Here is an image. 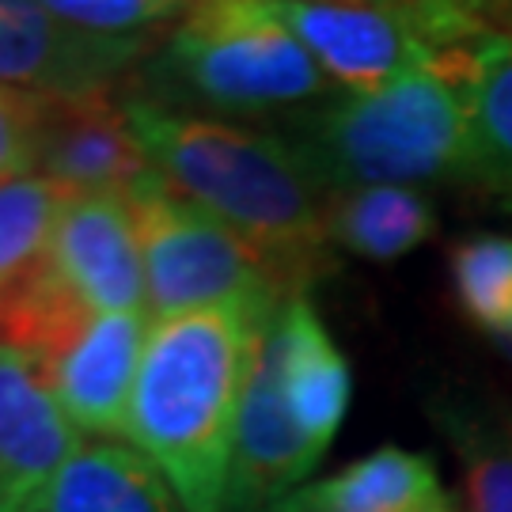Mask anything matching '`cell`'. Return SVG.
I'll use <instances>...</instances> for the list:
<instances>
[{"mask_svg":"<svg viewBox=\"0 0 512 512\" xmlns=\"http://www.w3.org/2000/svg\"><path fill=\"white\" fill-rule=\"evenodd\" d=\"M281 304H220L148 319L126 437L186 512H224L243 387L262 323Z\"/></svg>","mask_w":512,"mask_h":512,"instance_id":"obj_1","label":"cell"},{"mask_svg":"<svg viewBox=\"0 0 512 512\" xmlns=\"http://www.w3.org/2000/svg\"><path fill=\"white\" fill-rule=\"evenodd\" d=\"M126 114L164 183L255 243L289 293L327 274L330 194L289 141L156 99H129Z\"/></svg>","mask_w":512,"mask_h":512,"instance_id":"obj_2","label":"cell"},{"mask_svg":"<svg viewBox=\"0 0 512 512\" xmlns=\"http://www.w3.org/2000/svg\"><path fill=\"white\" fill-rule=\"evenodd\" d=\"M289 145L327 194L414 186L467 171L463 88L440 69H414L365 95L308 114Z\"/></svg>","mask_w":512,"mask_h":512,"instance_id":"obj_3","label":"cell"},{"mask_svg":"<svg viewBox=\"0 0 512 512\" xmlns=\"http://www.w3.org/2000/svg\"><path fill=\"white\" fill-rule=\"evenodd\" d=\"M164 73L194 103L236 114L300 107L330 88L270 0H194L167 38Z\"/></svg>","mask_w":512,"mask_h":512,"instance_id":"obj_4","label":"cell"},{"mask_svg":"<svg viewBox=\"0 0 512 512\" xmlns=\"http://www.w3.org/2000/svg\"><path fill=\"white\" fill-rule=\"evenodd\" d=\"M129 209L145 262L148 319L220 304L293 300L274 262L255 243L175 194L160 171L129 194Z\"/></svg>","mask_w":512,"mask_h":512,"instance_id":"obj_5","label":"cell"},{"mask_svg":"<svg viewBox=\"0 0 512 512\" xmlns=\"http://www.w3.org/2000/svg\"><path fill=\"white\" fill-rule=\"evenodd\" d=\"M270 8L346 95L376 92L414 69H437L410 4L270 0Z\"/></svg>","mask_w":512,"mask_h":512,"instance_id":"obj_6","label":"cell"},{"mask_svg":"<svg viewBox=\"0 0 512 512\" xmlns=\"http://www.w3.org/2000/svg\"><path fill=\"white\" fill-rule=\"evenodd\" d=\"M35 171L65 194H133L156 167L129 126L126 103L107 92L42 95Z\"/></svg>","mask_w":512,"mask_h":512,"instance_id":"obj_7","label":"cell"},{"mask_svg":"<svg viewBox=\"0 0 512 512\" xmlns=\"http://www.w3.org/2000/svg\"><path fill=\"white\" fill-rule=\"evenodd\" d=\"M270 319L262 323L251 376L239 403L224 512H266L270 505L296 494V486L323 459V448L296 425L293 410L285 403L281 368L270 342Z\"/></svg>","mask_w":512,"mask_h":512,"instance_id":"obj_8","label":"cell"},{"mask_svg":"<svg viewBox=\"0 0 512 512\" xmlns=\"http://www.w3.org/2000/svg\"><path fill=\"white\" fill-rule=\"evenodd\" d=\"M145 54L148 35H84L57 23L42 0H0V84L38 95L107 92Z\"/></svg>","mask_w":512,"mask_h":512,"instance_id":"obj_9","label":"cell"},{"mask_svg":"<svg viewBox=\"0 0 512 512\" xmlns=\"http://www.w3.org/2000/svg\"><path fill=\"white\" fill-rule=\"evenodd\" d=\"M50 258L88 308L148 315L141 239L126 194H69Z\"/></svg>","mask_w":512,"mask_h":512,"instance_id":"obj_10","label":"cell"},{"mask_svg":"<svg viewBox=\"0 0 512 512\" xmlns=\"http://www.w3.org/2000/svg\"><path fill=\"white\" fill-rule=\"evenodd\" d=\"M145 338V311H99L73 346L42 368L76 429L99 437L126 433Z\"/></svg>","mask_w":512,"mask_h":512,"instance_id":"obj_11","label":"cell"},{"mask_svg":"<svg viewBox=\"0 0 512 512\" xmlns=\"http://www.w3.org/2000/svg\"><path fill=\"white\" fill-rule=\"evenodd\" d=\"M80 452V429L61 410L46 372L0 346V512H16Z\"/></svg>","mask_w":512,"mask_h":512,"instance_id":"obj_12","label":"cell"},{"mask_svg":"<svg viewBox=\"0 0 512 512\" xmlns=\"http://www.w3.org/2000/svg\"><path fill=\"white\" fill-rule=\"evenodd\" d=\"M270 342L281 368L285 403L296 425L308 433L323 452L334 440L349 406V365L330 342L319 311L308 296L285 300L270 319Z\"/></svg>","mask_w":512,"mask_h":512,"instance_id":"obj_13","label":"cell"},{"mask_svg":"<svg viewBox=\"0 0 512 512\" xmlns=\"http://www.w3.org/2000/svg\"><path fill=\"white\" fill-rule=\"evenodd\" d=\"M16 512H186L167 478L137 448H80Z\"/></svg>","mask_w":512,"mask_h":512,"instance_id":"obj_14","label":"cell"},{"mask_svg":"<svg viewBox=\"0 0 512 512\" xmlns=\"http://www.w3.org/2000/svg\"><path fill=\"white\" fill-rule=\"evenodd\" d=\"M467 107L463 179L512 194V35L482 38L459 76Z\"/></svg>","mask_w":512,"mask_h":512,"instance_id":"obj_15","label":"cell"},{"mask_svg":"<svg viewBox=\"0 0 512 512\" xmlns=\"http://www.w3.org/2000/svg\"><path fill=\"white\" fill-rule=\"evenodd\" d=\"M437 232V213L414 186H361L330 194L327 236L353 255L395 262Z\"/></svg>","mask_w":512,"mask_h":512,"instance_id":"obj_16","label":"cell"},{"mask_svg":"<svg viewBox=\"0 0 512 512\" xmlns=\"http://www.w3.org/2000/svg\"><path fill=\"white\" fill-rule=\"evenodd\" d=\"M300 490L330 512H452L433 463L403 448H380L342 475Z\"/></svg>","mask_w":512,"mask_h":512,"instance_id":"obj_17","label":"cell"},{"mask_svg":"<svg viewBox=\"0 0 512 512\" xmlns=\"http://www.w3.org/2000/svg\"><path fill=\"white\" fill-rule=\"evenodd\" d=\"M65 202L69 194L38 171L0 179V296L50 262Z\"/></svg>","mask_w":512,"mask_h":512,"instance_id":"obj_18","label":"cell"},{"mask_svg":"<svg viewBox=\"0 0 512 512\" xmlns=\"http://www.w3.org/2000/svg\"><path fill=\"white\" fill-rule=\"evenodd\" d=\"M452 289L463 315L501 338L512 330V239L471 236L452 247Z\"/></svg>","mask_w":512,"mask_h":512,"instance_id":"obj_19","label":"cell"},{"mask_svg":"<svg viewBox=\"0 0 512 512\" xmlns=\"http://www.w3.org/2000/svg\"><path fill=\"white\" fill-rule=\"evenodd\" d=\"M463 463L471 512H512V425L501 433L478 418H448Z\"/></svg>","mask_w":512,"mask_h":512,"instance_id":"obj_20","label":"cell"},{"mask_svg":"<svg viewBox=\"0 0 512 512\" xmlns=\"http://www.w3.org/2000/svg\"><path fill=\"white\" fill-rule=\"evenodd\" d=\"M512 0H414V16L429 38L437 69L456 65L482 38L501 35Z\"/></svg>","mask_w":512,"mask_h":512,"instance_id":"obj_21","label":"cell"},{"mask_svg":"<svg viewBox=\"0 0 512 512\" xmlns=\"http://www.w3.org/2000/svg\"><path fill=\"white\" fill-rule=\"evenodd\" d=\"M194 0H42V8L84 35L141 38L148 27L183 19Z\"/></svg>","mask_w":512,"mask_h":512,"instance_id":"obj_22","label":"cell"},{"mask_svg":"<svg viewBox=\"0 0 512 512\" xmlns=\"http://www.w3.org/2000/svg\"><path fill=\"white\" fill-rule=\"evenodd\" d=\"M42 95L0 84V179L35 171Z\"/></svg>","mask_w":512,"mask_h":512,"instance_id":"obj_23","label":"cell"},{"mask_svg":"<svg viewBox=\"0 0 512 512\" xmlns=\"http://www.w3.org/2000/svg\"><path fill=\"white\" fill-rule=\"evenodd\" d=\"M266 512H330V509H319L315 501H308V497H304V490H296V494H289L285 501L270 505Z\"/></svg>","mask_w":512,"mask_h":512,"instance_id":"obj_24","label":"cell"},{"mask_svg":"<svg viewBox=\"0 0 512 512\" xmlns=\"http://www.w3.org/2000/svg\"><path fill=\"white\" fill-rule=\"evenodd\" d=\"M494 342L501 346V353H505V357L512 361V330H509V334H501V338H494Z\"/></svg>","mask_w":512,"mask_h":512,"instance_id":"obj_25","label":"cell"},{"mask_svg":"<svg viewBox=\"0 0 512 512\" xmlns=\"http://www.w3.org/2000/svg\"><path fill=\"white\" fill-rule=\"evenodd\" d=\"M501 35H512V8H509V16H505V23H501Z\"/></svg>","mask_w":512,"mask_h":512,"instance_id":"obj_26","label":"cell"},{"mask_svg":"<svg viewBox=\"0 0 512 512\" xmlns=\"http://www.w3.org/2000/svg\"><path fill=\"white\" fill-rule=\"evenodd\" d=\"M391 4H410V0H391Z\"/></svg>","mask_w":512,"mask_h":512,"instance_id":"obj_27","label":"cell"}]
</instances>
